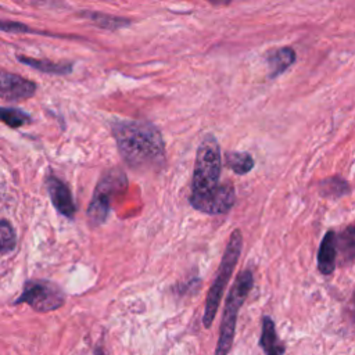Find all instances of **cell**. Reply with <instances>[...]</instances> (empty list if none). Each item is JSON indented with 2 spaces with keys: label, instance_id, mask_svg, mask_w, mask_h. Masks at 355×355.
Segmentation results:
<instances>
[{
  "label": "cell",
  "instance_id": "obj_15",
  "mask_svg": "<svg viewBox=\"0 0 355 355\" xmlns=\"http://www.w3.org/2000/svg\"><path fill=\"white\" fill-rule=\"evenodd\" d=\"M82 15L86 17L92 24H94L96 26H100L103 29L115 31L118 28H123V26H128L130 24L129 19L108 15V14H103V12H83Z\"/></svg>",
  "mask_w": 355,
  "mask_h": 355
},
{
  "label": "cell",
  "instance_id": "obj_9",
  "mask_svg": "<svg viewBox=\"0 0 355 355\" xmlns=\"http://www.w3.org/2000/svg\"><path fill=\"white\" fill-rule=\"evenodd\" d=\"M336 232L327 230L323 236L319 251H318V269L322 275L329 276L334 272L336 268V258H337V248H336Z\"/></svg>",
  "mask_w": 355,
  "mask_h": 355
},
{
  "label": "cell",
  "instance_id": "obj_20",
  "mask_svg": "<svg viewBox=\"0 0 355 355\" xmlns=\"http://www.w3.org/2000/svg\"><path fill=\"white\" fill-rule=\"evenodd\" d=\"M209 3H212V4H227V3H230L232 0H208Z\"/></svg>",
  "mask_w": 355,
  "mask_h": 355
},
{
  "label": "cell",
  "instance_id": "obj_19",
  "mask_svg": "<svg viewBox=\"0 0 355 355\" xmlns=\"http://www.w3.org/2000/svg\"><path fill=\"white\" fill-rule=\"evenodd\" d=\"M0 31L7 33H39L37 31H33L29 26L14 21H0Z\"/></svg>",
  "mask_w": 355,
  "mask_h": 355
},
{
  "label": "cell",
  "instance_id": "obj_12",
  "mask_svg": "<svg viewBox=\"0 0 355 355\" xmlns=\"http://www.w3.org/2000/svg\"><path fill=\"white\" fill-rule=\"evenodd\" d=\"M295 61V53L291 47H280L268 54V62L270 67V76L276 78L283 73Z\"/></svg>",
  "mask_w": 355,
  "mask_h": 355
},
{
  "label": "cell",
  "instance_id": "obj_10",
  "mask_svg": "<svg viewBox=\"0 0 355 355\" xmlns=\"http://www.w3.org/2000/svg\"><path fill=\"white\" fill-rule=\"evenodd\" d=\"M258 344L265 355H283L286 352L284 344H282L277 337L275 322L269 316L262 318V333Z\"/></svg>",
  "mask_w": 355,
  "mask_h": 355
},
{
  "label": "cell",
  "instance_id": "obj_3",
  "mask_svg": "<svg viewBox=\"0 0 355 355\" xmlns=\"http://www.w3.org/2000/svg\"><path fill=\"white\" fill-rule=\"evenodd\" d=\"M254 287V276L251 270L245 269L241 270L236 280L229 290V294L225 301L222 320H220V329H219V338L215 348L214 355H227L230 352V348L233 345L234 334H236V323L237 316L241 305L244 304L247 295Z\"/></svg>",
  "mask_w": 355,
  "mask_h": 355
},
{
  "label": "cell",
  "instance_id": "obj_6",
  "mask_svg": "<svg viewBox=\"0 0 355 355\" xmlns=\"http://www.w3.org/2000/svg\"><path fill=\"white\" fill-rule=\"evenodd\" d=\"M26 302L37 312H50L61 308L65 302L62 290L47 280H31L25 284L15 304Z\"/></svg>",
  "mask_w": 355,
  "mask_h": 355
},
{
  "label": "cell",
  "instance_id": "obj_1",
  "mask_svg": "<svg viewBox=\"0 0 355 355\" xmlns=\"http://www.w3.org/2000/svg\"><path fill=\"white\" fill-rule=\"evenodd\" d=\"M222 158L214 135H205L198 144L190 184V205L207 215L227 214L236 201L234 186L220 183Z\"/></svg>",
  "mask_w": 355,
  "mask_h": 355
},
{
  "label": "cell",
  "instance_id": "obj_21",
  "mask_svg": "<svg viewBox=\"0 0 355 355\" xmlns=\"http://www.w3.org/2000/svg\"><path fill=\"white\" fill-rule=\"evenodd\" d=\"M94 354H96V355H104V351H103V348H101V347H98V345H97V347H96V349H94Z\"/></svg>",
  "mask_w": 355,
  "mask_h": 355
},
{
  "label": "cell",
  "instance_id": "obj_11",
  "mask_svg": "<svg viewBox=\"0 0 355 355\" xmlns=\"http://www.w3.org/2000/svg\"><path fill=\"white\" fill-rule=\"evenodd\" d=\"M17 58L19 62L44 73L68 75L72 72L71 62H54L50 60H40V58H32V57H24V55H18Z\"/></svg>",
  "mask_w": 355,
  "mask_h": 355
},
{
  "label": "cell",
  "instance_id": "obj_18",
  "mask_svg": "<svg viewBox=\"0 0 355 355\" xmlns=\"http://www.w3.org/2000/svg\"><path fill=\"white\" fill-rule=\"evenodd\" d=\"M15 247V232L10 222L0 219V252L10 251Z\"/></svg>",
  "mask_w": 355,
  "mask_h": 355
},
{
  "label": "cell",
  "instance_id": "obj_4",
  "mask_svg": "<svg viewBox=\"0 0 355 355\" xmlns=\"http://www.w3.org/2000/svg\"><path fill=\"white\" fill-rule=\"evenodd\" d=\"M241 248H243L241 232H240V229H234L230 233V237H229L227 245L225 248V252L222 255L214 283L209 287L208 294H207L205 311H204V316H202V324L205 329H209L215 319V315L218 312V308H219V304L222 300V294H223V291L233 275V270L239 262Z\"/></svg>",
  "mask_w": 355,
  "mask_h": 355
},
{
  "label": "cell",
  "instance_id": "obj_7",
  "mask_svg": "<svg viewBox=\"0 0 355 355\" xmlns=\"http://www.w3.org/2000/svg\"><path fill=\"white\" fill-rule=\"evenodd\" d=\"M36 93V83L0 69V97L7 101H22L31 98Z\"/></svg>",
  "mask_w": 355,
  "mask_h": 355
},
{
  "label": "cell",
  "instance_id": "obj_14",
  "mask_svg": "<svg viewBox=\"0 0 355 355\" xmlns=\"http://www.w3.org/2000/svg\"><path fill=\"white\" fill-rule=\"evenodd\" d=\"M225 162L236 175H245L254 168V158L244 151H229L225 155Z\"/></svg>",
  "mask_w": 355,
  "mask_h": 355
},
{
  "label": "cell",
  "instance_id": "obj_17",
  "mask_svg": "<svg viewBox=\"0 0 355 355\" xmlns=\"http://www.w3.org/2000/svg\"><path fill=\"white\" fill-rule=\"evenodd\" d=\"M0 122L10 128H19L31 122V116L19 108L0 107Z\"/></svg>",
  "mask_w": 355,
  "mask_h": 355
},
{
  "label": "cell",
  "instance_id": "obj_5",
  "mask_svg": "<svg viewBox=\"0 0 355 355\" xmlns=\"http://www.w3.org/2000/svg\"><path fill=\"white\" fill-rule=\"evenodd\" d=\"M126 187L128 178L121 168H111L101 175L87 208V219L92 226H100L107 220L112 198L125 193Z\"/></svg>",
  "mask_w": 355,
  "mask_h": 355
},
{
  "label": "cell",
  "instance_id": "obj_2",
  "mask_svg": "<svg viewBox=\"0 0 355 355\" xmlns=\"http://www.w3.org/2000/svg\"><path fill=\"white\" fill-rule=\"evenodd\" d=\"M111 130L123 161L135 169H158L165 164L159 130L144 121H114Z\"/></svg>",
  "mask_w": 355,
  "mask_h": 355
},
{
  "label": "cell",
  "instance_id": "obj_8",
  "mask_svg": "<svg viewBox=\"0 0 355 355\" xmlns=\"http://www.w3.org/2000/svg\"><path fill=\"white\" fill-rule=\"evenodd\" d=\"M47 190L54 208L65 218L72 219L76 212V204L69 187L58 178L50 175L47 178Z\"/></svg>",
  "mask_w": 355,
  "mask_h": 355
},
{
  "label": "cell",
  "instance_id": "obj_16",
  "mask_svg": "<svg viewBox=\"0 0 355 355\" xmlns=\"http://www.w3.org/2000/svg\"><path fill=\"white\" fill-rule=\"evenodd\" d=\"M319 187H320L322 196L330 197V198H337V197L345 196L351 191V187H349L348 182L343 180L337 176L327 178V179L319 182Z\"/></svg>",
  "mask_w": 355,
  "mask_h": 355
},
{
  "label": "cell",
  "instance_id": "obj_13",
  "mask_svg": "<svg viewBox=\"0 0 355 355\" xmlns=\"http://www.w3.org/2000/svg\"><path fill=\"white\" fill-rule=\"evenodd\" d=\"M355 229L352 225L344 229L338 236L336 234V248L340 251L341 265H349L354 261L355 254Z\"/></svg>",
  "mask_w": 355,
  "mask_h": 355
}]
</instances>
